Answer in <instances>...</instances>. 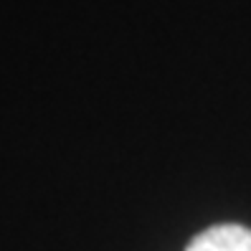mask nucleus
Instances as JSON below:
<instances>
[{"label":"nucleus","instance_id":"f257e3e1","mask_svg":"<svg viewBox=\"0 0 251 251\" xmlns=\"http://www.w3.org/2000/svg\"><path fill=\"white\" fill-rule=\"evenodd\" d=\"M188 251H251V228L239 224H218L201 231Z\"/></svg>","mask_w":251,"mask_h":251}]
</instances>
